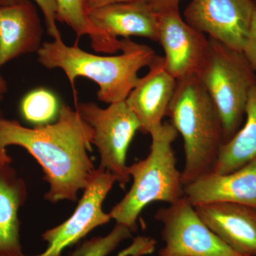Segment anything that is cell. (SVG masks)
<instances>
[{"mask_svg":"<svg viewBox=\"0 0 256 256\" xmlns=\"http://www.w3.org/2000/svg\"><path fill=\"white\" fill-rule=\"evenodd\" d=\"M94 130L76 109L60 108L54 124L26 128L18 120L0 118V162H12L6 148L26 150L41 165L48 185L44 200L50 203L76 202L90 182L96 170L88 153Z\"/></svg>","mask_w":256,"mask_h":256,"instance_id":"6da1fadb","label":"cell"},{"mask_svg":"<svg viewBox=\"0 0 256 256\" xmlns=\"http://www.w3.org/2000/svg\"><path fill=\"white\" fill-rule=\"evenodd\" d=\"M121 43L119 55L99 56L82 50L77 43L68 46L60 38L43 42L36 54L45 68L63 70L74 92L76 80L84 77L98 85V100L111 104L126 100L139 80V70L149 67L156 56L150 46L130 38H122Z\"/></svg>","mask_w":256,"mask_h":256,"instance_id":"7a4b0ae2","label":"cell"},{"mask_svg":"<svg viewBox=\"0 0 256 256\" xmlns=\"http://www.w3.org/2000/svg\"><path fill=\"white\" fill-rule=\"evenodd\" d=\"M166 116L183 138L185 186L213 171L224 143L223 126L197 74L176 80Z\"/></svg>","mask_w":256,"mask_h":256,"instance_id":"3957f363","label":"cell"},{"mask_svg":"<svg viewBox=\"0 0 256 256\" xmlns=\"http://www.w3.org/2000/svg\"><path fill=\"white\" fill-rule=\"evenodd\" d=\"M178 134L169 122H163L150 134L148 156L128 166L132 186L109 214L116 224L132 233L137 232L139 216L148 205L156 202L172 204L184 196L182 175L176 168L172 146Z\"/></svg>","mask_w":256,"mask_h":256,"instance_id":"277c9868","label":"cell"},{"mask_svg":"<svg viewBox=\"0 0 256 256\" xmlns=\"http://www.w3.org/2000/svg\"><path fill=\"white\" fill-rule=\"evenodd\" d=\"M198 78L218 110L224 142L242 127L256 74L244 53L208 38V50Z\"/></svg>","mask_w":256,"mask_h":256,"instance_id":"5b68a950","label":"cell"},{"mask_svg":"<svg viewBox=\"0 0 256 256\" xmlns=\"http://www.w3.org/2000/svg\"><path fill=\"white\" fill-rule=\"evenodd\" d=\"M76 109L94 130L92 144L100 156L99 168L116 176L121 188L130 180L127 154L140 124L126 100L102 108L95 102H76Z\"/></svg>","mask_w":256,"mask_h":256,"instance_id":"8992f818","label":"cell"},{"mask_svg":"<svg viewBox=\"0 0 256 256\" xmlns=\"http://www.w3.org/2000/svg\"><path fill=\"white\" fill-rule=\"evenodd\" d=\"M154 218L162 224L164 242L158 256H245L214 233L185 196L159 208Z\"/></svg>","mask_w":256,"mask_h":256,"instance_id":"52a82bcc","label":"cell"},{"mask_svg":"<svg viewBox=\"0 0 256 256\" xmlns=\"http://www.w3.org/2000/svg\"><path fill=\"white\" fill-rule=\"evenodd\" d=\"M116 182L114 174L98 166L72 215L42 234L46 248L30 256H62L66 248L80 242L94 229L108 224L112 218L110 214L104 212L102 205Z\"/></svg>","mask_w":256,"mask_h":256,"instance_id":"ba28073f","label":"cell"},{"mask_svg":"<svg viewBox=\"0 0 256 256\" xmlns=\"http://www.w3.org/2000/svg\"><path fill=\"white\" fill-rule=\"evenodd\" d=\"M255 8V0H191L184 20L195 30L229 48L242 52Z\"/></svg>","mask_w":256,"mask_h":256,"instance_id":"9c48e42d","label":"cell"},{"mask_svg":"<svg viewBox=\"0 0 256 256\" xmlns=\"http://www.w3.org/2000/svg\"><path fill=\"white\" fill-rule=\"evenodd\" d=\"M158 21L165 68L176 80L198 75L208 54L206 35L188 24L178 8L159 13Z\"/></svg>","mask_w":256,"mask_h":256,"instance_id":"30bf717a","label":"cell"},{"mask_svg":"<svg viewBox=\"0 0 256 256\" xmlns=\"http://www.w3.org/2000/svg\"><path fill=\"white\" fill-rule=\"evenodd\" d=\"M176 84V79L165 68L164 58L156 55L148 73L139 78L126 100L139 120L140 132L150 134L162 124Z\"/></svg>","mask_w":256,"mask_h":256,"instance_id":"8fae6325","label":"cell"},{"mask_svg":"<svg viewBox=\"0 0 256 256\" xmlns=\"http://www.w3.org/2000/svg\"><path fill=\"white\" fill-rule=\"evenodd\" d=\"M184 196L194 206L229 202L256 210V160L227 174L200 176L185 185Z\"/></svg>","mask_w":256,"mask_h":256,"instance_id":"7c38bea8","label":"cell"},{"mask_svg":"<svg viewBox=\"0 0 256 256\" xmlns=\"http://www.w3.org/2000/svg\"><path fill=\"white\" fill-rule=\"evenodd\" d=\"M43 34L36 6L30 0L0 6V69L21 56L37 53Z\"/></svg>","mask_w":256,"mask_h":256,"instance_id":"4fadbf2b","label":"cell"},{"mask_svg":"<svg viewBox=\"0 0 256 256\" xmlns=\"http://www.w3.org/2000/svg\"><path fill=\"white\" fill-rule=\"evenodd\" d=\"M197 214L224 242L238 254L256 256V210L213 202L194 206Z\"/></svg>","mask_w":256,"mask_h":256,"instance_id":"5bb4252c","label":"cell"},{"mask_svg":"<svg viewBox=\"0 0 256 256\" xmlns=\"http://www.w3.org/2000/svg\"><path fill=\"white\" fill-rule=\"evenodd\" d=\"M88 15L96 28L114 38L140 36L158 42V14L148 1L108 5L89 12Z\"/></svg>","mask_w":256,"mask_h":256,"instance_id":"9a60e30c","label":"cell"},{"mask_svg":"<svg viewBox=\"0 0 256 256\" xmlns=\"http://www.w3.org/2000/svg\"><path fill=\"white\" fill-rule=\"evenodd\" d=\"M28 198L26 182L9 162H0V256H30L23 252L18 212Z\"/></svg>","mask_w":256,"mask_h":256,"instance_id":"2e32d148","label":"cell"},{"mask_svg":"<svg viewBox=\"0 0 256 256\" xmlns=\"http://www.w3.org/2000/svg\"><path fill=\"white\" fill-rule=\"evenodd\" d=\"M245 117L244 126L220 148L212 172L227 174L256 160V84L249 96Z\"/></svg>","mask_w":256,"mask_h":256,"instance_id":"e0dca14e","label":"cell"},{"mask_svg":"<svg viewBox=\"0 0 256 256\" xmlns=\"http://www.w3.org/2000/svg\"><path fill=\"white\" fill-rule=\"evenodd\" d=\"M57 4V22L64 23L72 28L79 38L88 36L96 52L114 54L122 48L121 40L109 36L98 30L89 18L86 0H56Z\"/></svg>","mask_w":256,"mask_h":256,"instance_id":"ac0fdd59","label":"cell"},{"mask_svg":"<svg viewBox=\"0 0 256 256\" xmlns=\"http://www.w3.org/2000/svg\"><path fill=\"white\" fill-rule=\"evenodd\" d=\"M20 114L28 124L36 126L50 124L60 114L58 98L53 92L44 88L28 92L22 99Z\"/></svg>","mask_w":256,"mask_h":256,"instance_id":"d6986e66","label":"cell"},{"mask_svg":"<svg viewBox=\"0 0 256 256\" xmlns=\"http://www.w3.org/2000/svg\"><path fill=\"white\" fill-rule=\"evenodd\" d=\"M132 234L127 227L116 224L107 235L84 240L66 256H108L120 244L132 237Z\"/></svg>","mask_w":256,"mask_h":256,"instance_id":"ffe728a7","label":"cell"},{"mask_svg":"<svg viewBox=\"0 0 256 256\" xmlns=\"http://www.w3.org/2000/svg\"><path fill=\"white\" fill-rule=\"evenodd\" d=\"M40 8L46 24L48 34L53 40L62 38L60 32L57 28V4L56 0H34Z\"/></svg>","mask_w":256,"mask_h":256,"instance_id":"44dd1931","label":"cell"},{"mask_svg":"<svg viewBox=\"0 0 256 256\" xmlns=\"http://www.w3.org/2000/svg\"><path fill=\"white\" fill-rule=\"evenodd\" d=\"M242 52L256 74V0L252 24Z\"/></svg>","mask_w":256,"mask_h":256,"instance_id":"7402d4cb","label":"cell"},{"mask_svg":"<svg viewBox=\"0 0 256 256\" xmlns=\"http://www.w3.org/2000/svg\"><path fill=\"white\" fill-rule=\"evenodd\" d=\"M181 0H149L148 2L156 13L163 12L168 10L178 8Z\"/></svg>","mask_w":256,"mask_h":256,"instance_id":"603a6c76","label":"cell"},{"mask_svg":"<svg viewBox=\"0 0 256 256\" xmlns=\"http://www.w3.org/2000/svg\"><path fill=\"white\" fill-rule=\"evenodd\" d=\"M148 1L149 0H86L88 11L98 9L108 5L118 4V3L129 2Z\"/></svg>","mask_w":256,"mask_h":256,"instance_id":"cb8c5ba5","label":"cell"},{"mask_svg":"<svg viewBox=\"0 0 256 256\" xmlns=\"http://www.w3.org/2000/svg\"><path fill=\"white\" fill-rule=\"evenodd\" d=\"M8 84H6V80L0 74V101L4 98L5 94L8 92Z\"/></svg>","mask_w":256,"mask_h":256,"instance_id":"d4e9b609","label":"cell"},{"mask_svg":"<svg viewBox=\"0 0 256 256\" xmlns=\"http://www.w3.org/2000/svg\"><path fill=\"white\" fill-rule=\"evenodd\" d=\"M22 0H0V6L14 4Z\"/></svg>","mask_w":256,"mask_h":256,"instance_id":"484cf974","label":"cell"},{"mask_svg":"<svg viewBox=\"0 0 256 256\" xmlns=\"http://www.w3.org/2000/svg\"><path fill=\"white\" fill-rule=\"evenodd\" d=\"M4 117L3 116L2 110L1 107H0V118Z\"/></svg>","mask_w":256,"mask_h":256,"instance_id":"4316f807","label":"cell"}]
</instances>
